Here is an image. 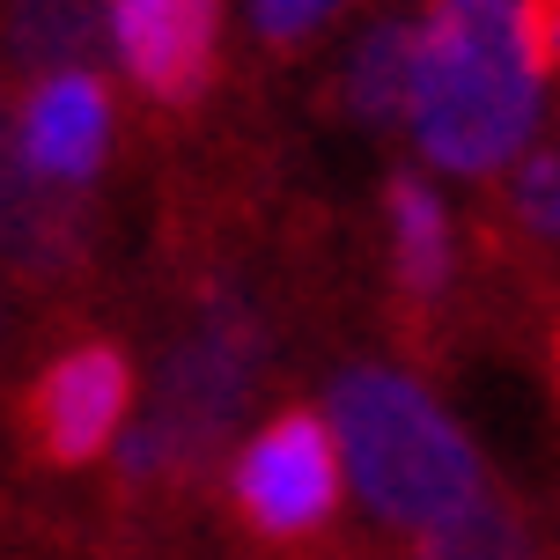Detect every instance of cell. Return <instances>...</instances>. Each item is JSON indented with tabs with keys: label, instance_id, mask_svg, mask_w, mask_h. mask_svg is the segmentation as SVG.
<instances>
[{
	"label": "cell",
	"instance_id": "obj_1",
	"mask_svg": "<svg viewBox=\"0 0 560 560\" xmlns=\"http://www.w3.org/2000/svg\"><path fill=\"white\" fill-rule=\"evenodd\" d=\"M546 8L538 0H428L406 133L435 170L487 177L516 163L538 126L546 82Z\"/></svg>",
	"mask_w": 560,
	"mask_h": 560
},
{
	"label": "cell",
	"instance_id": "obj_2",
	"mask_svg": "<svg viewBox=\"0 0 560 560\" xmlns=\"http://www.w3.org/2000/svg\"><path fill=\"white\" fill-rule=\"evenodd\" d=\"M325 420L339 435L354 502L398 532H435L472 502H487L479 494V450L413 376L376 362L339 369L332 392H325Z\"/></svg>",
	"mask_w": 560,
	"mask_h": 560
},
{
	"label": "cell",
	"instance_id": "obj_3",
	"mask_svg": "<svg viewBox=\"0 0 560 560\" xmlns=\"http://www.w3.org/2000/svg\"><path fill=\"white\" fill-rule=\"evenodd\" d=\"M252 376H258V325L236 303H214L192 332L170 347L163 376H155V398L140 406V420L118 443V465L133 479H163V472L199 465L229 435V420L244 413Z\"/></svg>",
	"mask_w": 560,
	"mask_h": 560
},
{
	"label": "cell",
	"instance_id": "obj_4",
	"mask_svg": "<svg viewBox=\"0 0 560 560\" xmlns=\"http://www.w3.org/2000/svg\"><path fill=\"white\" fill-rule=\"evenodd\" d=\"M229 487H236V509H244L252 532L310 538L339 509V487H347V457H339L332 420H325V413H280V420H266L252 443L236 450Z\"/></svg>",
	"mask_w": 560,
	"mask_h": 560
},
{
	"label": "cell",
	"instance_id": "obj_5",
	"mask_svg": "<svg viewBox=\"0 0 560 560\" xmlns=\"http://www.w3.org/2000/svg\"><path fill=\"white\" fill-rule=\"evenodd\" d=\"M126 428H133V369L104 339L67 347L30 392V435L52 465H89L96 450L126 443Z\"/></svg>",
	"mask_w": 560,
	"mask_h": 560
},
{
	"label": "cell",
	"instance_id": "obj_6",
	"mask_svg": "<svg viewBox=\"0 0 560 560\" xmlns=\"http://www.w3.org/2000/svg\"><path fill=\"white\" fill-rule=\"evenodd\" d=\"M222 0H104V37L148 96L185 104L214 67Z\"/></svg>",
	"mask_w": 560,
	"mask_h": 560
},
{
	"label": "cell",
	"instance_id": "obj_7",
	"mask_svg": "<svg viewBox=\"0 0 560 560\" xmlns=\"http://www.w3.org/2000/svg\"><path fill=\"white\" fill-rule=\"evenodd\" d=\"M104 148H112V96H104V82L89 67H52L30 89L23 126H15L23 170L37 185H52V192H74V185L96 177Z\"/></svg>",
	"mask_w": 560,
	"mask_h": 560
},
{
	"label": "cell",
	"instance_id": "obj_8",
	"mask_svg": "<svg viewBox=\"0 0 560 560\" xmlns=\"http://www.w3.org/2000/svg\"><path fill=\"white\" fill-rule=\"evenodd\" d=\"M450 258H457V236H450V207L435 199V185L420 177H392V273L406 295H443L450 288Z\"/></svg>",
	"mask_w": 560,
	"mask_h": 560
},
{
	"label": "cell",
	"instance_id": "obj_9",
	"mask_svg": "<svg viewBox=\"0 0 560 560\" xmlns=\"http://www.w3.org/2000/svg\"><path fill=\"white\" fill-rule=\"evenodd\" d=\"M413 67H420V23H376L362 30V45L347 52V74H339V96L347 112L384 126V118H406V96H413Z\"/></svg>",
	"mask_w": 560,
	"mask_h": 560
},
{
	"label": "cell",
	"instance_id": "obj_10",
	"mask_svg": "<svg viewBox=\"0 0 560 560\" xmlns=\"http://www.w3.org/2000/svg\"><path fill=\"white\" fill-rule=\"evenodd\" d=\"M413 560H538V546H532V532H524L502 502H472L465 516L420 532Z\"/></svg>",
	"mask_w": 560,
	"mask_h": 560
},
{
	"label": "cell",
	"instance_id": "obj_11",
	"mask_svg": "<svg viewBox=\"0 0 560 560\" xmlns=\"http://www.w3.org/2000/svg\"><path fill=\"white\" fill-rule=\"evenodd\" d=\"M89 30H104V23H89V0H23L15 8V45L45 59V74L52 67H82L74 52H82Z\"/></svg>",
	"mask_w": 560,
	"mask_h": 560
},
{
	"label": "cell",
	"instance_id": "obj_12",
	"mask_svg": "<svg viewBox=\"0 0 560 560\" xmlns=\"http://www.w3.org/2000/svg\"><path fill=\"white\" fill-rule=\"evenodd\" d=\"M509 207H516V222L532 229L538 244H560V148L524 155L516 185H509Z\"/></svg>",
	"mask_w": 560,
	"mask_h": 560
},
{
	"label": "cell",
	"instance_id": "obj_13",
	"mask_svg": "<svg viewBox=\"0 0 560 560\" xmlns=\"http://www.w3.org/2000/svg\"><path fill=\"white\" fill-rule=\"evenodd\" d=\"M347 0H252V23L258 37H273V45H295V37H310L317 23H332Z\"/></svg>",
	"mask_w": 560,
	"mask_h": 560
},
{
	"label": "cell",
	"instance_id": "obj_14",
	"mask_svg": "<svg viewBox=\"0 0 560 560\" xmlns=\"http://www.w3.org/2000/svg\"><path fill=\"white\" fill-rule=\"evenodd\" d=\"M546 45H553V59H560V0L546 8Z\"/></svg>",
	"mask_w": 560,
	"mask_h": 560
}]
</instances>
